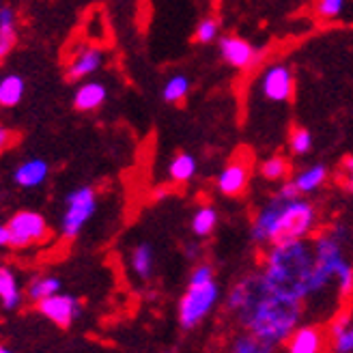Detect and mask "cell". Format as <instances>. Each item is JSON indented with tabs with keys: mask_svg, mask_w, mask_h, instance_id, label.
Here are the masks:
<instances>
[{
	"mask_svg": "<svg viewBox=\"0 0 353 353\" xmlns=\"http://www.w3.org/2000/svg\"><path fill=\"white\" fill-rule=\"evenodd\" d=\"M312 268V243L308 239H302L289 243H272L268 254H265L261 274L270 293L302 304L310 297Z\"/></svg>",
	"mask_w": 353,
	"mask_h": 353,
	"instance_id": "cell-1",
	"label": "cell"
},
{
	"mask_svg": "<svg viewBox=\"0 0 353 353\" xmlns=\"http://www.w3.org/2000/svg\"><path fill=\"white\" fill-rule=\"evenodd\" d=\"M302 312L304 308L299 302H291V299L278 297L268 291L248 310L237 314L235 319L241 325V330H248L256 334V336L280 347L285 345L291 332L302 321Z\"/></svg>",
	"mask_w": 353,
	"mask_h": 353,
	"instance_id": "cell-2",
	"label": "cell"
},
{
	"mask_svg": "<svg viewBox=\"0 0 353 353\" xmlns=\"http://www.w3.org/2000/svg\"><path fill=\"white\" fill-rule=\"evenodd\" d=\"M220 304V285L216 270L209 263H196L188 276V287L176 304V319L181 330H196Z\"/></svg>",
	"mask_w": 353,
	"mask_h": 353,
	"instance_id": "cell-3",
	"label": "cell"
},
{
	"mask_svg": "<svg viewBox=\"0 0 353 353\" xmlns=\"http://www.w3.org/2000/svg\"><path fill=\"white\" fill-rule=\"evenodd\" d=\"M349 239V228L345 224H336L327 233L314 237L312 254H314V268L310 274V297L325 291L336 282L339 270L349 261L345 256V241Z\"/></svg>",
	"mask_w": 353,
	"mask_h": 353,
	"instance_id": "cell-4",
	"label": "cell"
},
{
	"mask_svg": "<svg viewBox=\"0 0 353 353\" xmlns=\"http://www.w3.org/2000/svg\"><path fill=\"white\" fill-rule=\"evenodd\" d=\"M276 199H278V209H276V218L272 224L270 245L308 239L310 233L316 228V220H319L316 207L302 196L293 201H285L280 196Z\"/></svg>",
	"mask_w": 353,
	"mask_h": 353,
	"instance_id": "cell-5",
	"label": "cell"
},
{
	"mask_svg": "<svg viewBox=\"0 0 353 353\" xmlns=\"http://www.w3.org/2000/svg\"><path fill=\"white\" fill-rule=\"evenodd\" d=\"M97 211V192L91 185H80L72 190L65 199V211L61 216V235L63 239H76L86 222Z\"/></svg>",
	"mask_w": 353,
	"mask_h": 353,
	"instance_id": "cell-6",
	"label": "cell"
},
{
	"mask_svg": "<svg viewBox=\"0 0 353 353\" xmlns=\"http://www.w3.org/2000/svg\"><path fill=\"white\" fill-rule=\"evenodd\" d=\"M9 231V245L15 250L30 248L34 243H41L50 235L48 220L39 214V211L22 209L13 214L7 222Z\"/></svg>",
	"mask_w": 353,
	"mask_h": 353,
	"instance_id": "cell-7",
	"label": "cell"
},
{
	"mask_svg": "<svg viewBox=\"0 0 353 353\" xmlns=\"http://www.w3.org/2000/svg\"><path fill=\"white\" fill-rule=\"evenodd\" d=\"M270 289L265 285L263 274L261 272H252L245 274L243 278H239L235 285L228 289V293L224 295V308L228 314H241L243 310H248L261 295H265Z\"/></svg>",
	"mask_w": 353,
	"mask_h": 353,
	"instance_id": "cell-8",
	"label": "cell"
},
{
	"mask_svg": "<svg viewBox=\"0 0 353 353\" xmlns=\"http://www.w3.org/2000/svg\"><path fill=\"white\" fill-rule=\"evenodd\" d=\"M34 308H37V312L41 316H46L48 321H52L63 330L72 327L82 316V302L80 299L72 293H63V291L41 299Z\"/></svg>",
	"mask_w": 353,
	"mask_h": 353,
	"instance_id": "cell-9",
	"label": "cell"
},
{
	"mask_svg": "<svg viewBox=\"0 0 353 353\" xmlns=\"http://www.w3.org/2000/svg\"><path fill=\"white\" fill-rule=\"evenodd\" d=\"M293 88H295V80H293V72H291L289 65L276 63V65H270L263 72L261 93L268 101L287 103L293 97Z\"/></svg>",
	"mask_w": 353,
	"mask_h": 353,
	"instance_id": "cell-10",
	"label": "cell"
},
{
	"mask_svg": "<svg viewBox=\"0 0 353 353\" xmlns=\"http://www.w3.org/2000/svg\"><path fill=\"white\" fill-rule=\"evenodd\" d=\"M218 50L224 63H228L235 69H252L261 63L265 52L250 41L241 37H220L218 39Z\"/></svg>",
	"mask_w": 353,
	"mask_h": 353,
	"instance_id": "cell-11",
	"label": "cell"
},
{
	"mask_svg": "<svg viewBox=\"0 0 353 353\" xmlns=\"http://www.w3.org/2000/svg\"><path fill=\"white\" fill-rule=\"evenodd\" d=\"M325 332L319 325H297L285 341V353H321Z\"/></svg>",
	"mask_w": 353,
	"mask_h": 353,
	"instance_id": "cell-12",
	"label": "cell"
},
{
	"mask_svg": "<svg viewBox=\"0 0 353 353\" xmlns=\"http://www.w3.org/2000/svg\"><path fill=\"white\" fill-rule=\"evenodd\" d=\"M248 179H250L248 164L233 160L220 170L216 179V188L222 196H239V194H243V190L248 188Z\"/></svg>",
	"mask_w": 353,
	"mask_h": 353,
	"instance_id": "cell-13",
	"label": "cell"
},
{
	"mask_svg": "<svg viewBox=\"0 0 353 353\" xmlns=\"http://www.w3.org/2000/svg\"><path fill=\"white\" fill-rule=\"evenodd\" d=\"M24 287L15 270L9 265H0V310L15 312L24 304Z\"/></svg>",
	"mask_w": 353,
	"mask_h": 353,
	"instance_id": "cell-14",
	"label": "cell"
},
{
	"mask_svg": "<svg viewBox=\"0 0 353 353\" xmlns=\"http://www.w3.org/2000/svg\"><path fill=\"white\" fill-rule=\"evenodd\" d=\"M50 176V164L43 157H30V160L22 162L13 170V181L15 185H20L24 190L39 188L48 181Z\"/></svg>",
	"mask_w": 353,
	"mask_h": 353,
	"instance_id": "cell-15",
	"label": "cell"
},
{
	"mask_svg": "<svg viewBox=\"0 0 353 353\" xmlns=\"http://www.w3.org/2000/svg\"><path fill=\"white\" fill-rule=\"evenodd\" d=\"M103 65V52L99 48H84L74 57V61L67 67L69 80H84Z\"/></svg>",
	"mask_w": 353,
	"mask_h": 353,
	"instance_id": "cell-16",
	"label": "cell"
},
{
	"mask_svg": "<svg viewBox=\"0 0 353 353\" xmlns=\"http://www.w3.org/2000/svg\"><path fill=\"white\" fill-rule=\"evenodd\" d=\"M105 99H108V88H105L103 82H97V80L82 82L74 93V105L80 112L97 110Z\"/></svg>",
	"mask_w": 353,
	"mask_h": 353,
	"instance_id": "cell-17",
	"label": "cell"
},
{
	"mask_svg": "<svg viewBox=\"0 0 353 353\" xmlns=\"http://www.w3.org/2000/svg\"><path fill=\"white\" fill-rule=\"evenodd\" d=\"M130 270L140 282H149L155 274V250L149 241L136 243L130 252Z\"/></svg>",
	"mask_w": 353,
	"mask_h": 353,
	"instance_id": "cell-18",
	"label": "cell"
},
{
	"mask_svg": "<svg viewBox=\"0 0 353 353\" xmlns=\"http://www.w3.org/2000/svg\"><path fill=\"white\" fill-rule=\"evenodd\" d=\"M334 353H353V314H339L330 327Z\"/></svg>",
	"mask_w": 353,
	"mask_h": 353,
	"instance_id": "cell-19",
	"label": "cell"
},
{
	"mask_svg": "<svg viewBox=\"0 0 353 353\" xmlns=\"http://www.w3.org/2000/svg\"><path fill=\"white\" fill-rule=\"evenodd\" d=\"M63 289V282L61 278L57 276H50V274H39V276H32L28 282H26V287H24V297L28 299L30 304L37 306L41 299L50 297V295H54Z\"/></svg>",
	"mask_w": 353,
	"mask_h": 353,
	"instance_id": "cell-20",
	"label": "cell"
},
{
	"mask_svg": "<svg viewBox=\"0 0 353 353\" xmlns=\"http://www.w3.org/2000/svg\"><path fill=\"white\" fill-rule=\"evenodd\" d=\"M327 176H330V170L325 164H312L304 170H299L291 181L295 183L297 192L302 194V196H306V194L319 190L327 181Z\"/></svg>",
	"mask_w": 353,
	"mask_h": 353,
	"instance_id": "cell-21",
	"label": "cell"
},
{
	"mask_svg": "<svg viewBox=\"0 0 353 353\" xmlns=\"http://www.w3.org/2000/svg\"><path fill=\"white\" fill-rule=\"evenodd\" d=\"M276 349L278 345L256 336L248 330H241L228 347V353H276Z\"/></svg>",
	"mask_w": 353,
	"mask_h": 353,
	"instance_id": "cell-22",
	"label": "cell"
},
{
	"mask_svg": "<svg viewBox=\"0 0 353 353\" xmlns=\"http://www.w3.org/2000/svg\"><path fill=\"white\" fill-rule=\"evenodd\" d=\"M218 211L216 207H211V205H203L199 207L196 211H194V216H192V222H190V228H192V235L196 237V239H207L214 235L216 231V226H218Z\"/></svg>",
	"mask_w": 353,
	"mask_h": 353,
	"instance_id": "cell-23",
	"label": "cell"
},
{
	"mask_svg": "<svg viewBox=\"0 0 353 353\" xmlns=\"http://www.w3.org/2000/svg\"><path fill=\"white\" fill-rule=\"evenodd\" d=\"M26 82L17 74H7L0 78V108H15L24 99Z\"/></svg>",
	"mask_w": 353,
	"mask_h": 353,
	"instance_id": "cell-24",
	"label": "cell"
},
{
	"mask_svg": "<svg viewBox=\"0 0 353 353\" xmlns=\"http://www.w3.org/2000/svg\"><path fill=\"white\" fill-rule=\"evenodd\" d=\"M199 162L192 153H176L168 164V176L174 183H188L196 176Z\"/></svg>",
	"mask_w": 353,
	"mask_h": 353,
	"instance_id": "cell-25",
	"label": "cell"
},
{
	"mask_svg": "<svg viewBox=\"0 0 353 353\" xmlns=\"http://www.w3.org/2000/svg\"><path fill=\"white\" fill-rule=\"evenodd\" d=\"M17 41L15 32V11L11 7L0 9V59H5Z\"/></svg>",
	"mask_w": 353,
	"mask_h": 353,
	"instance_id": "cell-26",
	"label": "cell"
},
{
	"mask_svg": "<svg viewBox=\"0 0 353 353\" xmlns=\"http://www.w3.org/2000/svg\"><path fill=\"white\" fill-rule=\"evenodd\" d=\"M190 88H192L190 78L183 76V74H176V76L166 80V84L162 88V99L166 103H179V101H183L188 97Z\"/></svg>",
	"mask_w": 353,
	"mask_h": 353,
	"instance_id": "cell-27",
	"label": "cell"
},
{
	"mask_svg": "<svg viewBox=\"0 0 353 353\" xmlns=\"http://www.w3.org/2000/svg\"><path fill=\"white\" fill-rule=\"evenodd\" d=\"M289 174V162L282 155L268 157L261 164V176L265 181H285Z\"/></svg>",
	"mask_w": 353,
	"mask_h": 353,
	"instance_id": "cell-28",
	"label": "cell"
},
{
	"mask_svg": "<svg viewBox=\"0 0 353 353\" xmlns=\"http://www.w3.org/2000/svg\"><path fill=\"white\" fill-rule=\"evenodd\" d=\"M312 134L304 128H295L289 136V147L295 155H308L312 151Z\"/></svg>",
	"mask_w": 353,
	"mask_h": 353,
	"instance_id": "cell-29",
	"label": "cell"
},
{
	"mask_svg": "<svg viewBox=\"0 0 353 353\" xmlns=\"http://www.w3.org/2000/svg\"><path fill=\"white\" fill-rule=\"evenodd\" d=\"M194 39L199 43H214L216 39H220V24L214 17H205V20L199 22L196 30H194Z\"/></svg>",
	"mask_w": 353,
	"mask_h": 353,
	"instance_id": "cell-30",
	"label": "cell"
},
{
	"mask_svg": "<svg viewBox=\"0 0 353 353\" xmlns=\"http://www.w3.org/2000/svg\"><path fill=\"white\" fill-rule=\"evenodd\" d=\"M349 0H316V13L323 20H334V17H341L347 9Z\"/></svg>",
	"mask_w": 353,
	"mask_h": 353,
	"instance_id": "cell-31",
	"label": "cell"
},
{
	"mask_svg": "<svg viewBox=\"0 0 353 353\" xmlns=\"http://www.w3.org/2000/svg\"><path fill=\"white\" fill-rule=\"evenodd\" d=\"M336 291H339V297L341 299H347V297L353 295V265H351V261H347L343 268L339 270Z\"/></svg>",
	"mask_w": 353,
	"mask_h": 353,
	"instance_id": "cell-32",
	"label": "cell"
},
{
	"mask_svg": "<svg viewBox=\"0 0 353 353\" xmlns=\"http://www.w3.org/2000/svg\"><path fill=\"white\" fill-rule=\"evenodd\" d=\"M343 179H345L347 190L353 194V157H347L343 162Z\"/></svg>",
	"mask_w": 353,
	"mask_h": 353,
	"instance_id": "cell-33",
	"label": "cell"
},
{
	"mask_svg": "<svg viewBox=\"0 0 353 353\" xmlns=\"http://www.w3.org/2000/svg\"><path fill=\"white\" fill-rule=\"evenodd\" d=\"M185 256L188 259H192V261H196L199 256H201V245L199 243H185Z\"/></svg>",
	"mask_w": 353,
	"mask_h": 353,
	"instance_id": "cell-34",
	"label": "cell"
},
{
	"mask_svg": "<svg viewBox=\"0 0 353 353\" xmlns=\"http://www.w3.org/2000/svg\"><path fill=\"white\" fill-rule=\"evenodd\" d=\"M11 145V134L5 125H0V153Z\"/></svg>",
	"mask_w": 353,
	"mask_h": 353,
	"instance_id": "cell-35",
	"label": "cell"
},
{
	"mask_svg": "<svg viewBox=\"0 0 353 353\" xmlns=\"http://www.w3.org/2000/svg\"><path fill=\"white\" fill-rule=\"evenodd\" d=\"M9 245V231H7V224H0V248Z\"/></svg>",
	"mask_w": 353,
	"mask_h": 353,
	"instance_id": "cell-36",
	"label": "cell"
},
{
	"mask_svg": "<svg viewBox=\"0 0 353 353\" xmlns=\"http://www.w3.org/2000/svg\"><path fill=\"white\" fill-rule=\"evenodd\" d=\"M0 353H13L7 345H3V343H0Z\"/></svg>",
	"mask_w": 353,
	"mask_h": 353,
	"instance_id": "cell-37",
	"label": "cell"
},
{
	"mask_svg": "<svg viewBox=\"0 0 353 353\" xmlns=\"http://www.w3.org/2000/svg\"><path fill=\"white\" fill-rule=\"evenodd\" d=\"M0 9H3V7H0Z\"/></svg>",
	"mask_w": 353,
	"mask_h": 353,
	"instance_id": "cell-38",
	"label": "cell"
}]
</instances>
